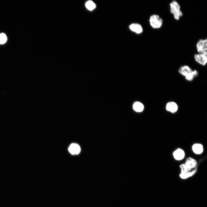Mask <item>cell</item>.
Instances as JSON below:
<instances>
[{"mask_svg":"<svg viewBox=\"0 0 207 207\" xmlns=\"http://www.w3.org/2000/svg\"><path fill=\"white\" fill-rule=\"evenodd\" d=\"M169 6L170 12L173 14L174 19L179 20L183 15L179 4L176 1L173 0L170 3Z\"/></svg>","mask_w":207,"mask_h":207,"instance_id":"6da1fadb","label":"cell"},{"mask_svg":"<svg viewBox=\"0 0 207 207\" xmlns=\"http://www.w3.org/2000/svg\"><path fill=\"white\" fill-rule=\"evenodd\" d=\"M197 165V162L195 159L190 157L188 158L186 160L185 162L180 166L181 173L189 172L192 169L195 168Z\"/></svg>","mask_w":207,"mask_h":207,"instance_id":"7a4b0ae2","label":"cell"},{"mask_svg":"<svg viewBox=\"0 0 207 207\" xmlns=\"http://www.w3.org/2000/svg\"><path fill=\"white\" fill-rule=\"evenodd\" d=\"M149 22L150 26L154 29L160 28L163 24L162 19L156 14H153L150 16Z\"/></svg>","mask_w":207,"mask_h":207,"instance_id":"3957f363","label":"cell"},{"mask_svg":"<svg viewBox=\"0 0 207 207\" xmlns=\"http://www.w3.org/2000/svg\"><path fill=\"white\" fill-rule=\"evenodd\" d=\"M195 60L201 65L204 66L207 63V51L195 54L194 55Z\"/></svg>","mask_w":207,"mask_h":207,"instance_id":"277c9868","label":"cell"},{"mask_svg":"<svg viewBox=\"0 0 207 207\" xmlns=\"http://www.w3.org/2000/svg\"><path fill=\"white\" fill-rule=\"evenodd\" d=\"M196 48L198 53H200L207 51V39H200L196 43Z\"/></svg>","mask_w":207,"mask_h":207,"instance_id":"5b68a950","label":"cell"},{"mask_svg":"<svg viewBox=\"0 0 207 207\" xmlns=\"http://www.w3.org/2000/svg\"><path fill=\"white\" fill-rule=\"evenodd\" d=\"M178 109V106L177 104L174 101L168 102L166 105V110L172 113L176 112Z\"/></svg>","mask_w":207,"mask_h":207,"instance_id":"8992f818","label":"cell"},{"mask_svg":"<svg viewBox=\"0 0 207 207\" xmlns=\"http://www.w3.org/2000/svg\"><path fill=\"white\" fill-rule=\"evenodd\" d=\"M68 151L72 155L77 154H79L80 151V146L76 143H72L69 146Z\"/></svg>","mask_w":207,"mask_h":207,"instance_id":"52a82bcc","label":"cell"},{"mask_svg":"<svg viewBox=\"0 0 207 207\" xmlns=\"http://www.w3.org/2000/svg\"><path fill=\"white\" fill-rule=\"evenodd\" d=\"M185 155L184 151L180 148L176 150L173 153V156L175 159L178 160L183 159Z\"/></svg>","mask_w":207,"mask_h":207,"instance_id":"ba28073f","label":"cell"},{"mask_svg":"<svg viewBox=\"0 0 207 207\" xmlns=\"http://www.w3.org/2000/svg\"><path fill=\"white\" fill-rule=\"evenodd\" d=\"M193 152L196 154H200L203 152V145L201 144L196 143L194 144L192 147Z\"/></svg>","mask_w":207,"mask_h":207,"instance_id":"9c48e42d","label":"cell"},{"mask_svg":"<svg viewBox=\"0 0 207 207\" xmlns=\"http://www.w3.org/2000/svg\"><path fill=\"white\" fill-rule=\"evenodd\" d=\"M192 71L191 68L187 65H184L181 66L179 70V73L184 76H185Z\"/></svg>","mask_w":207,"mask_h":207,"instance_id":"30bf717a","label":"cell"},{"mask_svg":"<svg viewBox=\"0 0 207 207\" xmlns=\"http://www.w3.org/2000/svg\"><path fill=\"white\" fill-rule=\"evenodd\" d=\"M129 28L132 31L138 34L141 33L143 31L142 26L139 24H132L130 26Z\"/></svg>","mask_w":207,"mask_h":207,"instance_id":"8fae6325","label":"cell"},{"mask_svg":"<svg viewBox=\"0 0 207 207\" xmlns=\"http://www.w3.org/2000/svg\"><path fill=\"white\" fill-rule=\"evenodd\" d=\"M133 109L137 112H141L144 109V106L142 103L139 102H136L135 103L133 106Z\"/></svg>","mask_w":207,"mask_h":207,"instance_id":"7c38bea8","label":"cell"},{"mask_svg":"<svg viewBox=\"0 0 207 207\" xmlns=\"http://www.w3.org/2000/svg\"><path fill=\"white\" fill-rule=\"evenodd\" d=\"M198 74V72L195 70H192L185 76L186 80L188 81H191L193 80L194 77L196 76Z\"/></svg>","mask_w":207,"mask_h":207,"instance_id":"4fadbf2b","label":"cell"},{"mask_svg":"<svg viewBox=\"0 0 207 207\" xmlns=\"http://www.w3.org/2000/svg\"><path fill=\"white\" fill-rule=\"evenodd\" d=\"M196 169H195L191 172L185 173H181L180 175V177L183 179H185L193 175L196 172Z\"/></svg>","mask_w":207,"mask_h":207,"instance_id":"5bb4252c","label":"cell"},{"mask_svg":"<svg viewBox=\"0 0 207 207\" xmlns=\"http://www.w3.org/2000/svg\"><path fill=\"white\" fill-rule=\"evenodd\" d=\"M85 6L89 10L92 11L95 8L96 5L92 1H89L86 3Z\"/></svg>","mask_w":207,"mask_h":207,"instance_id":"9a60e30c","label":"cell"},{"mask_svg":"<svg viewBox=\"0 0 207 207\" xmlns=\"http://www.w3.org/2000/svg\"><path fill=\"white\" fill-rule=\"evenodd\" d=\"M7 40V37L4 33L0 34V44L5 43Z\"/></svg>","mask_w":207,"mask_h":207,"instance_id":"2e32d148","label":"cell"}]
</instances>
